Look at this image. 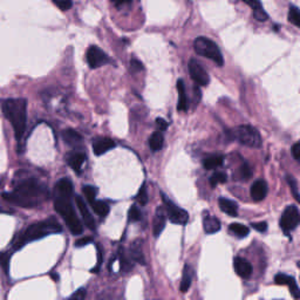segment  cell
Returning <instances> with one entry per match:
<instances>
[{
  "label": "cell",
  "mask_w": 300,
  "mask_h": 300,
  "mask_svg": "<svg viewBox=\"0 0 300 300\" xmlns=\"http://www.w3.org/2000/svg\"><path fill=\"white\" fill-rule=\"evenodd\" d=\"M74 192L73 183L68 178H61L56 183L54 189V208L56 212L64 218L69 231L75 236L82 233V224L72 206V198Z\"/></svg>",
  "instance_id": "obj_1"
},
{
  "label": "cell",
  "mask_w": 300,
  "mask_h": 300,
  "mask_svg": "<svg viewBox=\"0 0 300 300\" xmlns=\"http://www.w3.org/2000/svg\"><path fill=\"white\" fill-rule=\"evenodd\" d=\"M13 192H5L2 198L16 206L33 208L40 203V200L47 196V189L35 178L28 177L16 181Z\"/></svg>",
  "instance_id": "obj_2"
},
{
  "label": "cell",
  "mask_w": 300,
  "mask_h": 300,
  "mask_svg": "<svg viewBox=\"0 0 300 300\" xmlns=\"http://www.w3.org/2000/svg\"><path fill=\"white\" fill-rule=\"evenodd\" d=\"M1 112L10 121L14 135L18 141L23 138L27 122V100L26 99H4L1 100Z\"/></svg>",
  "instance_id": "obj_3"
},
{
  "label": "cell",
  "mask_w": 300,
  "mask_h": 300,
  "mask_svg": "<svg viewBox=\"0 0 300 300\" xmlns=\"http://www.w3.org/2000/svg\"><path fill=\"white\" fill-rule=\"evenodd\" d=\"M62 231V228L60 223L56 221L55 218H47L46 221H41L34 224L29 225L23 232L20 234L19 238L17 239L16 244H14V249L19 250L23 245L28 244V243L34 242L44 237L49 236L52 233H59Z\"/></svg>",
  "instance_id": "obj_4"
},
{
  "label": "cell",
  "mask_w": 300,
  "mask_h": 300,
  "mask_svg": "<svg viewBox=\"0 0 300 300\" xmlns=\"http://www.w3.org/2000/svg\"><path fill=\"white\" fill-rule=\"evenodd\" d=\"M194 49L198 55L210 59L217 66L222 67L224 65V59H223L221 50L212 40L206 37H198L194 41Z\"/></svg>",
  "instance_id": "obj_5"
},
{
  "label": "cell",
  "mask_w": 300,
  "mask_h": 300,
  "mask_svg": "<svg viewBox=\"0 0 300 300\" xmlns=\"http://www.w3.org/2000/svg\"><path fill=\"white\" fill-rule=\"evenodd\" d=\"M231 136L245 147L259 148L261 145V136L254 127L239 126L231 130Z\"/></svg>",
  "instance_id": "obj_6"
},
{
  "label": "cell",
  "mask_w": 300,
  "mask_h": 300,
  "mask_svg": "<svg viewBox=\"0 0 300 300\" xmlns=\"http://www.w3.org/2000/svg\"><path fill=\"white\" fill-rule=\"evenodd\" d=\"M162 200L164 202V208L167 210V215L170 219L171 223L178 225H184L186 224L189 221V213L188 211L182 209V208L177 207L176 204H174V202H171L164 194H162Z\"/></svg>",
  "instance_id": "obj_7"
},
{
  "label": "cell",
  "mask_w": 300,
  "mask_h": 300,
  "mask_svg": "<svg viewBox=\"0 0 300 300\" xmlns=\"http://www.w3.org/2000/svg\"><path fill=\"white\" fill-rule=\"evenodd\" d=\"M280 228L285 234H289L291 231L300 224V213L295 206H290L285 209L283 215L280 217Z\"/></svg>",
  "instance_id": "obj_8"
},
{
  "label": "cell",
  "mask_w": 300,
  "mask_h": 300,
  "mask_svg": "<svg viewBox=\"0 0 300 300\" xmlns=\"http://www.w3.org/2000/svg\"><path fill=\"white\" fill-rule=\"evenodd\" d=\"M189 73L191 79L194 80L195 84L198 86H208L210 82L209 74L198 61H196L195 59H191L189 61Z\"/></svg>",
  "instance_id": "obj_9"
},
{
  "label": "cell",
  "mask_w": 300,
  "mask_h": 300,
  "mask_svg": "<svg viewBox=\"0 0 300 300\" xmlns=\"http://www.w3.org/2000/svg\"><path fill=\"white\" fill-rule=\"evenodd\" d=\"M86 56H87V62L92 69L102 67L103 65H107L109 62L108 55L97 46L89 47Z\"/></svg>",
  "instance_id": "obj_10"
},
{
  "label": "cell",
  "mask_w": 300,
  "mask_h": 300,
  "mask_svg": "<svg viewBox=\"0 0 300 300\" xmlns=\"http://www.w3.org/2000/svg\"><path fill=\"white\" fill-rule=\"evenodd\" d=\"M275 283L279 285H287L293 298L300 299V289L298 284H297L296 279L292 276L285 275V273H278L275 277Z\"/></svg>",
  "instance_id": "obj_11"
},
{
  "label": "cell",
  "mask_w": 300,
  "mask_h": 300,
  "mask_svg": "<svg viewBox=\"0 0 300 300\" xmlns=\"http://www.w3.org/2000/svg\"><path fill=\"white\" fill-rule=\"evenodd\" d=\"M167 210L165 208L159 207L156 210L155 218H154V229L153 233L155 237H159L162 233V231L164 230L165 224H167Z\"/></svg>",
  "instance_id": "obj_12"
},
{
  "label": "cell",
  "mask_w": 300,
  "mask_h": 300,
  "mask_svg": "<svg viewBox=\"0 0 300 300\" xmlns=\"http://www.w3.org/2000/svg\"><path fill=\"white\" fill-rule=\"evenodd\" d=\"M75 201H76V206H78V208H79V211H80V213H81L82 219H84L85 224L89 228V230L95 231V229H96V225H95L93 216H92V213L89 212L88 207H87V204H86V202L82 200L80 196H76Z\"/></svg>",
  "instance_id": "obj_13"
},
{
  "label": "cell",
  "mask_w": 300,
  "mask_h": 300,
  "mask_svg": "<svg viewBox=\"0 0 300 300\" xmlns=\"http://www.w3.org/2000/svg\"><path fill=\"white\" fill-rule=\"evenodd\" d=\"M115 142L109 138H100L95 139L93 143V151L96 156H101L107 151L114 149L115 148Z\"/></svg>",
  "instance_id": "obj_14"
},
{
  "label": "cell",
  "mask_w": 300,
  "mask_h": 300,
  "mask_svg": "<svg viewBox=\"0 0 300 300\" xmlns=\"http://www.w3.org/2000/svg\"><path fill=\"white\" fill-rule=\"evenodd\" d=\"M233 267L237 275L242 278H249L252 273V265L245 258L237 257L233 260Z\"/></svg>",
  "instance_id": "obj_15"
},
{
  "label": "cell",
  "mask_w": 300,
  "mask_h": 300,
  "mask_svg": "<svg viewBox=\"0 0 300 300\" xmlns=\"http://www.w3.org/2000/svg\"><path fill=\"white\" fill-rule=\"evenodd\" d=\"M267 195V184L264 180H257L251 186V197L254 202H260Z\"/></svg>",
  "instance_id": "obj_16"
},
{
  "label": "cell",
  "mask_w": 300,
  "mask_h": 300,
  "mask_svg": "<svg viewBox=\"0 0 300 300\" xmlns=\"http://www.w3.org/2000/svg\"><path fill=\"white\" fill-rule=\"evenodd\" d=\"M85 161H86V155L84 153L75 151V153L68 154V157H67L68 165H69V167L72 168L78 175L81 174V168H82V165H84Z\"/></svg>",
  "instance_id": "obj_17"
},
{
  "label": "cell",
  "mask_w": 300,
  "mask_h": 300,
  "mask_svg": "<svg viewBox=\"0 0 300 300\" xmlns=\"http://www.w3.org/2000/svg\"><path fill=\"white\" fill-rule=\"evenodd\" d=\"M242 1H244L246 5L250 6L252 8L254 19L258 20V22H266L267 14L266 12L264 11V7L263 5H261L260 0H242Z\"/></svg>",
  "instance_id": "obj_18"
},
{
  "label": "cell",
  "mask_w": 300,
  "mask_h": 300,
  "mask_svg": "<svg viewBox=\"0 0 300 300\" xmlns=\"http://www.w3.org/2000/svg\"><path fill=\"white\" fill-rule=\"evenodd\" d=\"M177 92H178V103H177V109L180 112H186L188 111V96H186L185 92V85L182 79H180L177 81Z\"/></svg>",
  "instance_id": "obj_19"
},
{
  "label": "cell",
  "mask_w": 300,
  "mask_h": 300,
  "mask_svg": "<svg viewBox=\"0 0 300 300\" xmlns=\"http://www.w3.org/2000/svg\"><path fill=\"white\" fill-rule=\"evenodd\" d=\"M203 229L208 234L216 233L221 230V222L216 217L207 215L203 217Z\"/></svg>",
  "instance_id": "obj_20"
},
{
  "label": "cell",
  "mask_w": 300,
  "mask_h": 300,
  "mask_svg": "<svg viewBox=\"0 0 300 300\" xmlns=\"http://www.w3.org/2000/svg\"><path fill=\"white\" fill-rule=\"evenodd\" d=\"M62 138L68 145L72 147H79L82 144V136L74 129H65L62 132Z\"/></svg>",
  "instance_id": "obj_21"
},
{
  "label": "cell",
  "mask_w": 300,
  "mask_h": 300,
  "mask_svg": "<svg viewBox=\"0 0 300 300\" xmlns=\"http://www.w3.org/2000/svg\"><path fill=\"white\" fill-rule=\"evenodd\" d=\"M218 204H219V208H221L222 211L227 213V215L231 216V217H236L237 215H238V207H237V204L234 203L233 201L222 197V198H219Z\"/></svg>",
  "instance_id": "obj_22"
},
{
  "label": "cell",
  "mask_w": 300,
  "mask_h": 300,
  "mask_svg": "<svg viewBox=\"0 0 300 300\" xmlns=\"http://www.w3.org/2000/svg\"><path fill=\"white\" fill-rule=\"evenodd\" d=\"M142 243L139 242V240H136V242H134L132 246H130V258H132L133 260H135L136 263L141 264V265H144L145 261H144V256L143 254H142Z\"/></svg>",
  "instance_id": "obj_23"
},
{
  "label": "cell",
  "mask_w": 300,
  "mask_h": 300,
  "mask_svg": "<svg viewBox=\"0 0 300 300\" xmlns=\"http://www.w3.org/2000/svg\"><path fill=\"white\" fill-rule=\"evenodd\" d=\"M91 207L94 210V212L99 215L101 218H105V217L109 215V210L111 209H109V206L106 202L95 200L93 203H91Z\"/></svg>",
  "instance_id": "obj_24"
},
{
  "label": "cell",
  "mask_w": 300,
  "mask_h": 300,
  "mask_svg": "<svg viewBox=\"0 0 300 300\" xmlns=\"http://www.w3.org/2000/svg\"><path fill=\"white\" fill-rule=\"evenodd\" d=\"M164 144V138L160 132H155L151 134L149 138V147L153 151H159L163 148Z\"/></svg>",
  "instance_id": "obj_25"
},
{
  "label": "cell",
  "mask_w": 300,
  "mask_h": 300,
  "mask_svg": "<svg viewBox=\"0 0 300 300\" xmlns=\"http://www.w3.org/2000/svg\"><path fill=\"white\" fill-rule=\"evenodd\" d=\"M191 281H192L191 269H190L189 265H185L183 270L182 281H181V291H182V292H186V291L190 289V286H191Z\"/></svg>",
  "instance_id": "obj_26"
},
{
  "label": "cell",
  "mask_w": 300,
  "mask_h": 300,
  "mask_svg": "<svg viewBox=\"0 0 300 300\" xmlns=\"http://www.w3.org/2000/svg\"><path fill=\"white\" fill-rule=\"evenodd\" d=\"M223 161H224L223 156L213 155V156L207 157V159L203 161V165L207 170H212V169L221 167V165L223 164Z\"/></svg>",
  "instance_id": "obj_27"
},
{
  "label": "cell",
  "mask_w": 300,
  "mask_h": 300,
  "mask_svg": "<svg viewBox=\"0 0 300 300\" xmlns=\"http://www.w3.org/2000/svg\"><path fill=\"white\" fill-rule=\"evenodd\" d=\"M230 229V232L236 234L237 237H240V238H244L250 232V230H249L248 227H245V225L239 224V223H232V224L229 227Z\"/></svg>",
  "instance_id": "obj_28"
},
{
  "label": "cell",
  "mask_w": 300,
  "mask_h": 300,
  "mask_svg": "<svg viewBox=\"0 0 300 300\" xmlns=\"http://www.w3.org/2000/svg\"><path fill=\"white\" fill-rule=\"evenodd\" d=\"M289 22L300 28V11L295 6H291L289 11Z\"/></svg>",
  "instance_id": "obj_29"
},
{
  "label": "cell",
  "mask_w": 300,
  "mask_h": 300,
  "mask_svg": "<svg viewBox=\"0 0 300 300\" xmlns=\"http://www.w3.org/2000/svg\"><path fill=\"white\" fill-rule=\"evenodd\" d=\"M82 192H84V195L86 196V198H87L89 204L93 203V202L96 200L97 190H96V188H94V186L86 185V186H84V189H82Z\"/></svg>",
  "instance_id": "obj_30"
},
{
  "label": "cell",
  "mask_w": 300,
  "mask_h": 300,
  "mask_svg": "<svg viewBox=\"0 0 300 300\" xmlns=\"http://www.w3.org/2000/svg\"><path fill=\"white\" fill-rule=\"evenodd\" d=\"M227 180V174H224V172H216V174H213L212 176L210 177V184H211V186H216L218 185V184L225 183Z\"/></svg>",
  "instance_id": "obj_31"
},
{
  "label": "cell",
  "mask_w": 300,
  "mask_h": 300,
  "mask_svg": "<svg viewBox=\"0 0 300 300\" xmlns=\"http://www.w3.org/2000/svg\"><path fill=\"white\" fill-rule=\"evenodd\" d=\"M136 201H138L141 206H145V204L148 203V192H147V185H145V182L142 184L141 188H139L138 194L136 196Z\"/></svg>",
  "instance_id": "obj_32"
},
{
  "label": "cell",
  "mask_w": 300,
  "mask_h": 300,
  "mask_svg": "<svg viewBox=\"0 0 300 300\" xmlns=\"http://www.w3.org/2000/svg\"><path fill=\"white\" fill-rule=\"evenodd\" d=\"M286 180H287V183H289V185L291 188V192H292L293 197H295L298 202H300V192L298 190V185H297L296 180L292 176H290V175H287Z\"/></svg>",
  "instance_id": "obj_33"
},
{
  "label": "cell",
  "mask_w": 300,
  "mask_h": 300,
  "mask_svg": "<svg viewBox=\"0 0 300 300\" xmlns=\"http://www.w3.org/2000/svg\"><path fill=\"white\" fill-rule=\"evenodd\" d=\"M128 218L130 222H138L141 221L142 218V213L141 211H139V209L136 206H133L132 208L129 209V212H128Z\"/></svg>",
  "instance_id": "obj_34"
},
{
  "label": "cell",
  "mask_w": 300,
  "mask_h": 300,
  "mask_svg": "<svg viewBox=\"0 0 300 300\" xmlns=\"http://www.w3.org/2000/svg\"><path fill=\"white\" fill-rule=\"evenodd\" d=\"M0 266H1L5 273H8V270H10V254H6V252L0 254Z\"/></svg>",
  "instance_id": "obj_35"
},
{
  "label": "cell",
  "mask_w": 300,
  "mask_h": 300,
  "mask_svg": "<svg viewBox=\"0 0 300 300\" xmlns=\"http://www.w3.org/2000/svg\"><path fill=\"white\" fill-rule=\"evenodd\" d=\"M53 2H54V4L62 11L69 10L73 5L72 0H53Z\"/></svg>",
  "instance_id": "obj_36"
},
{
  "label": "cell",
  "mask_w": 300,
  "mask_h": 300,
  "mask_svg": "<svg viewBox=\"0 0 300 300\" xmlns=\"http://www.w3.org/2000/svg\"><path fill=\"white\" fill-rule=\"evenodd\" d=\"M143 65H142V62L138 60V59H132V61H130V69H132L133 73H138L139 70H143Z\"/></svg>",
  "instance_id": "obj_37"
},
{
  "label": "cell",
  "mask_w": 300,
  "mask_h": 300,
  "mask_svg": "<svg viewBox=\"0 0 300 300\" xmlns=\"http://www.w3.org/2000/svg\"><path fill=\"white\" fill-rule=\"evenodd\" d=\"M96 249H97V251H96V254H97V263H96V265L94 266V269L92 270V272H93V273L99 272L100 271V267H101V264H102V250H101V246L97 245Z\"/></svg>",
  "instance_id": "obj_38"
},
{
  "label": "cell",
  "mask_w": 300,
  "mask_h": 300,
  "mask_svg": "<svg viewBox=\"0 0 300 300\" xmlns=\"http://www.w3.org/2000/svg\"><path fill=\"white\" fill-rule=\"evenodd\" d=\"M252 228L258 232H265L267 230V224L265 222H258V223H252Z\"/></svg>",
  "instance_id": "obj_39"
},
{
  "label": "cell",
  "mask_w": 300,
  "mask_h": 300,
  "mask_svg": "<svg viewBox=\"0 0 300 300\" xmlns=\"http://www.w3.org/2000/svg\"><path fill=\"white\" fill-rule=\"evenodd\" d=\"M85 298H86V290L80 289L76 291V292L74 293V295L68 300H85Z\"/></svg>",
  "instance_id": "obj_40"
},
{
  "label": "cell",
  "mask_w": 300,
  "mask_h": 300,
  "mask_svg": "<svg viewBox=\"0 0 300 300\" xmlns=\"http://www.w3.org/2000/svg\"><path fill=\"white\" fill-rule=\"evenodd\" d=\"M240 174H242V176L245 178V180H249V178L251 177V168L249 167L246 163L240 167Z\"/></svg>",
  "instance_id": "obj_41"
},
{
  "label": "cell",
  "mask_w": 300,
  "mask_h": 300,
  "mask_svg": "<svg viewBox=\"0 0 300 300\" xmlns=\"http://www.w3.org/2000/svg\"><path fill=\"white\" fill-rule=\"evenodd\" d=\"M92 242H93V239H92L91 237H84V238L76 240L75 246H76V248H82V246H86V245L91 244Z\"/></svg>",
  "instance_id": "obj_42"
},
{
  "label": "cell",
  "mask_w": 300,
  "mask_h": 300,
  "mask_svg": "<svg viewBox=\"0 0 300 300\" xmlns=\"http://www.w3.org/2000/svg\"><path fill=\"white\" fill-rule=\"evenodd\" d=\"M292 154H293V157H295L297 161L300 163V141L297 142V143L293 145Z\"/></svg>",
  "instance_id": "obj_43"
},
{
  "label": "cell",
  "mask_w": 300,
  "mask_h": 300,
  "mask_svg": "<svg viewBox=\"0 0 300 300\" xmlns=\"http://www.w3.org/2000/svg\"><path fill=\"white\" fill-rule=\"evenodd\" d=\"M156 124H157V127L160 128V130H167V128H168V122L164 120V118H162V117L156 118Z\"/></svg>",
  "instance_id": "obj_44"
},
{
  "label": "cell",
  "mask_w": 300,
  "mask_h": 300,
  "mask_svg": "<svg viewBox=\"0 0 300 300\" xmlns=\"http://www.w3.org/2000/svg\"><path fill=\"white\" fill-rule=\"evenodd\" d=\"M112 2L116 6H123V5H129L132 2V0H112Z\"/></svg>",
  "instance_id": "obj_45"
},
{
  "label": "cell",
  "mask_w": 300,
  "mask_h": 300,
  "mask_svg": "<svg viewBox=\"0 0 300 300\" xmlns=\"http://www.w3.org/2000/svg\"><path fill=\"white\" fill-rule=\"evenodd\" d=\"M50 277H52L53 279H54L55 281L58 280V279H59V278H58V275H56V273H50Z\"/></svg>",
  "instance_id": "obj_46"
},
{
  "label": "cell",
  "mask_w": 300,
  "mask_h": 300,
  "mask_svg": "<svg viewBox=\"0 0 300 300\" xmlns=\"http://www.w3.org/2000/svg\"><path fill=\"white\" fill-rule=\"evenodd\" d=\"M299 266H300V263H299Z\"/></svg>",
  "instance_id": "obj_47"
}]
</instances>
